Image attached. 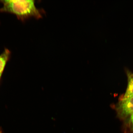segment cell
Masks as SVG:
<instances>
[{
	"label": "cell",
	"instance_id": "cell-1",
	"mask_svg": "<svg viewBox=\"0 0 133 133\" xmlns=\"http://www.w3.org/2000/svg\"><path fill=\"white\" fill-rule=\"evenodd\" d=\"M0 2L3 5L0 8V12L12 13L22 21L32 17L36 19L42 17L33 0H3Z\"/></svg>",
	"mask_w": 133,
	"mask_h": 133
},
{
	"label": "cell",
	"instance_id": "cell-2",
	"mask_svg": "<svg viewBox=\"0 0 133 133\" xmlns=\"http://www.w3.org/2000/svg\"><path fill=\"white\" fill-rule=\"evenodd\" d=\"M116 110L119 117L124 119L133 114V96L121 100Z\"/></svg>",
	"mask_w": 133,
	"mask_h": 133
},
{
	"label": "cell",
	"instance_id": "cell-3",
	"mask_svg": "<svg viewBox=\"0 0 133 133\" xmlns=\"http://www.w3.org/2000/svg\"><path fill=\"white\" fill-rule=\"evenodd\" d=\"M128 85L125 94L121 100L133 96V74L130 71H127Z\"/></svg>",
	"mask_w": 133,
	"mask_h": 133
},
{
	"label": "cell",
	"instance_id": "cell-4",
	"mask_svg": "<svg viewBox=\"0 0 133 133\" xmlns=\"http://www.w3.org/2000/svg\"><path fill=\"white\" fill-rule=\"evenodd\" d=\"M10 55V52L8 49H5L2 54L0 55V75L2 74Z\"/></svg>",
	"mask_w": 133,
	"mask_h": 133
},
{
	"label": "cell",
	"instance_id": "cell-5",
	"mask_svg": "<svg viewBox=\"0 0 133 133\" xmlns=\"http://www.w3.org/2000/svg\"><path fill=\"white\" fill-rule=\"evenodd\" d=\"M124 133H133V114L131 116L129 122L125 125Z\"/></svg>",
	"mask_w": 133,
	"mask_h": 133
},
{
	"label": "cell",
	"instance_id": "cell-6",
	"mask_svg": "<svg viewBox=\"0 0 133 133\" xmlns=\"http://www.w3.org/2000/svg\"><path fill=\"white\" fill-rule=\"evenodd\" d=\"M0 133H3L1 129H0Z\"/></svg>",
	"mask_w": 133,
	"mask_h": 133
},
{
	"label": "cell",
	"instance_id": "cell-7",
	"mask_svg": "<svg viewBox=\"0 0 133 133\" xmlns=\"http://www.w3.org/2000/svg\"><path fill=\"white\" fill-rule=\"evenodd\" d=\"M1 75H0V78H1Z\"/></svg>",
	"mask_w": 133,
	"mask_h": 133
}]
</instances>
